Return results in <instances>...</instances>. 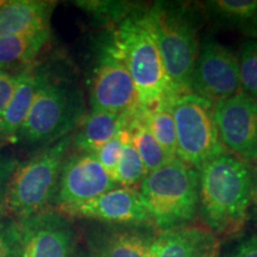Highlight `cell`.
<instances>
[{"label": "cell", "mask_w": 257, "mask_h": 257, "mask_svg": "<svg viewBox=\"0 0 257 257\" xmlns=\"http://www.w3.org/2000/svg\"><path fill=\"white\" fill-rule=\"evenodd\" d=\"M155 237L141 227H124L108 231L96 245L100 257H150Z\"/></svg>", "instance_id": "18"}, {"label": "cell", "mask_w": 257, "mask_h": 257, "mask_svg": "<svg viewBox=\"0 0 257 257\" xmlns=\"http://www.w3.org/2000/svg\"><path fill=\"white\" fill-rule=\"evenodd\" d=\"M0 257H21L19 221L0 223Z\"/></svg>", "instance_id": "27"}, {"label": "cell", "mask_w": 257, "mask_h": 257, "mask_svg": "<svg viewBox=\"0 0 257 257\" xmlns=\"http://www.w3.org/2000/svg\"><path fill=\"white\" fill-rule=\"evenodd\" d=\"M111 38L133 78L140 107H152L174 96L148 10L131 12L119 22Z\"/></svg>", "instance_id": "2"}, {"label": "cell", "mask_w": 257, "mask_h": 257, "mask_svg": "<svg viewBox=\"0 0 257 257\" xmlns=\"http://www.w3.org/2000/svg\"><path fill=\"white\" fill-rule=\"evenodd\" d=\"M138 192L157 227L166 231L184 226L199 205L198 170L174 159L148 173Z\"/></svg>", "instance_id": "5"}, {"label": "cell", "mask_w": 257, "mask_h": 257, "mask_svg": "<svg viewBox=\"0 0 257 257\" xmlns=\"http://www.w3.org/2000/svg\"><path fill=\"white\" fill-rule=\"evenodd\" d=\"M50 38V31L0 37V72H21L36 59Z\"/></svg>", "instance_id": "19"}, {"label": "cell", "mask_w": 257, "mask_h": 257, "mask_svg": "<svg viewBox=\"0 0 257 257\" xmlns=\"http://www.w3.org/2000/svg\"><path fill=\"white\" fill-rule=\"evenodd\" d=\"M17 166L18 163L15 160L0 156V207L4 205L6 189H8L10 178L14 174Z\"/></svg>", "instance_id": "29"}, {"label": "cell", "mask_w": 257, "mask_h": 257, "mask_svg": "<svg viewBox=\"0 0 257 257\" xmlns=\"http://www.w3.org/2000/svg\"><path fill=\"white\" fill-rule=\"evenodd\" d=\"M92 111L133 114L140 107L136 87L112 38L102 46L89 82Z\"/></svg>", "instance_id": "8"}, {"label": "cell", "mask_w": 257, "mask_h": 257, "mask_svg": "<svg viewBox=\"0 0 257 257\" xmlns=\"http://www.w3.org/2000/svg\"><path fill=\"white\" fill-rule=\"evenodd\" d=\"M214 106L191 92L170 99L178 146L176 157L195 170L225 153L214 117Z\"/></svg>", "instance_id": "7"}, {"label": "cell", "mask_w": 257, "mask_h": 257, "mask_svg": "<svg viewBox=\"0 0 257 257\" xmlns=\"http://www.w3.org/2000/svg\"><path fill=\"white\" fill-rule=\"evenodd\" d=\"M223 257H257V234L243 240Z\"/></svg>", "instance_id": "30"}, {"label": "cell", "mask_w": 257, "mask_h": 257, "mask_svg": "<svg viewBox=\"0 0 257 257\" xmlns=\"http://www.w3.org/2000/svg\"><path fill=\"white\" fill-rule=\"evenodd\" d=\"M220 243L208 227L184 226L155 237L150 257H218Z\"/></svg>", "instance_id": "14"}, {"label": "cell", "mask_w": 257, "mask_h": 257, "mask_svg": "<svg viewBox=\"0 0 257 257\" xmlns=\"http://www.w3.org/2000/svg\"><path fill=\"white\" fill-rule=\"evenodd\" d=\"M121 148H123V143H121L119 134H118L117 136L105 143L94 153L96 160L99 161L102 168L106 170V173L111 176L115 184H117V167L120 159Z\"/></svg>", "instance_id": "26"}, {"label": "cell", "mask_w": 257, "mask_h": 257, "mask_svg": "<svg viewBox=\"0 0 257 257\" xmlns=\"http://www.w3.org/2000/svg\"><path fill=\"white\" fill-rule=\"evenodd\" d=\"M93 257H100V256H99V255H96V253H95V255H94V256H93Z\"/></svg>", "instance_id": "33"}, {"label": "cell", "mask_w": 257, "mask_h": 257, "mask_svg": "<svg viewBox=\"0 0 257 257\" xmlns=\"http://www.w3.org/2000/svg\"><path fill=\"white\" fill-rule=\"evenodd\" d=\"M79 5L98 17L105 18L107 21L113 19V21L121 22L131 12L135 11L127 3L120 2H85L79 3Z\"/></svg>", "instance_id": "25"}, {"label": "cell", "mask_w": 257, "mask_h": 257, "mask_svg": "<svg viewBox=\"0 0 257 257\" xmlns=\"http://www.w3.org/2000/svg\"><path fill=\"white\" fill-rule=\"evenodd\" d=\"M119 137L123 143V148H121L120 159L117 167V185L134 188V186L143 181L148 172L131 142L130 134L126 127L120 131Z\"/></svg>", "instance_id": "23"}, {"label": "cell", "mask_w": 257, "mask_h": 257, "mask_svg": "<svg viewBox=\"0 0 257 257\" xmlns=\"http://www.w3.org/2000/svg\"><path fill=\"white\" fill-rule=\"evenodd\" d=\"M6 3V0H0V9L3 8V5H4Z\"/></svg>", "instance_id": "32"}, {"label": "cell", "mask_w": 257, "mask_h": 257, "mask_svg": "<svg viewBox=\"0 0 257 257\" xmlns=\"http://www.w3.org/2000/svg\"><path fill=\"white\" fill-rule=\"evenodd\" d=\"M252 197L255 199V201L257 202V179L256 181L253 182V191H252Z\"/></svg>", "instance_id": "31"}, {"label": "cell", "mask_w": 257, "mask_h": 257, "mask_svg": "<svg viewBox=\"0 0 257 257\" xmlns=\"http://www.w3.org/2000/svg\"><path fill=\"white\" fill-rule=\"evenodd\" d=\"M224 148L243 161H257V99L240 91L214 106Z\"/></svg>", "instance_id": "10"}, {"label": "cell", "mask_w": 257, "mask_h": 257, "mask_svg": "<svg viewBox=\"0 0 257 257\" xmlns=\"http://www.w3.org/2000/svg\"><path fill=\"white\" fill-rule=\"evenodd\" d=\"M148 16L173 93L176 95L191 92L199 54L193 16L182 5L168 3H156L148 9Z\"/></svg>", "instance_id": "6"}, {"label": "cell", "mask_w": 257, "mask_h": 257, "mask_svg": "<svg viewBox=\"0 0 257 257\" xmlns=\"http://www.w3.org/2000/svg\"><path fill=\"white\" fill-rule=\"evenodd\" d=\"M54 6L41 0H6L0 9V37L50 31Z\"/></svg>", "instance_id": "15"}, {"label": "cell", "mask_w": 257, "mask_h": 257, "mask_svg": "<svg viewBox=\"0 0 257 257\" xmlns=\"http://www.w3.org/2000/svg\"><path fill=\"white\" fill-rule=\"evenodd\" d=\"M130 115L91 111L80 121L78 131L73 135L72 146L80 153L94 154L126 127Z\"/></svg>", "instance_id": "17"}, {"label": "cell", "mask_w": 257, "mask_h": 257, "mask_svg": "<svg viewBox=\"0 0 257 257\" xmlns=\"http://www.w3.org/2000/svg\"><path fill=\"white\" fill-rule=\"evenodd\" d=\"M21 72H0V113L14 95Z\"/></svg>", "instance_id": "28"}, {"label": "cell", "mask_w": 257, "mask_h": 257, "mask_svg": "<svg viewBox=\"0 0 257 257\" xmlns=\"http://www.w3.org/2000/svg\"><path fill=\"white\" fill-rule=\"evenodd\" d=\"M239 80L242 92L257 99V40H248L240 48Z\"/></svg>", "instance_id": "24"}, {"label": "cell", "mask_w": 257, "mask_h": 257, "mask_svg": "<svg viewBox=\"0 0 257 257\" xmlns=\"http://www.w3.org/2000/svg\"><path fill=\"white\" fill-rule=\"evenodd\" d=\"M137 110L128 117L126 128L130 134L131 142H133L135 149L142 160L147 172L149 173L160 168L172 160L157 143L147 125L143 123Z\"/></svg>", "instance_id": "22"}, {"label": "cell", "mask_w": 257, "mask_h": 257, "mask_svg": "<svg viewBox=\"0 0 257 257\" xmlns=\"http://www.w3.org/2000/svg\"><path fill=\"white\" fill-rule=\"evenodd\" d=\"M94 154L78 153L66 159L55 197L57 207L91 200L115 187Z\"/></svg>", "instance_id": "11"}, {"label": "cell", "mask_w": 257, "mask_h": 257, "mask_svg": "<svg viewBox=\"0 0 257 257\" xmlns=\"http://www.w3.org/2000/svg\"><path fill=\"white\" fill-rule=\"evenodd\" d=\"M172 98L166 99L152 107H138L137 111L157 143L165 150L170 160H174L178 159L176 157L178 146H176L174 118H173L172 108H170Z\"/></svg>", "instance_id": "21"}, {"label": "cell", "mask_w": 257, "mask_h": 257, "mask_svg": "<svg viewBox=\"0 0 257 257\" xmlns=\"http://www.w3.org/2000/svg\"><path fill=\"white\" fill-rule=\"evenodd\" d=\"M240 91L238 57L212 38L205 41L199 48L191 93L216 105Z\"/></svg>", "instance_id": "9"}, {"label": "cell", "mask_w": 257, "mask_h": 257, "mask_svg": "<svg viewBox=\"0 0 257 257\" xmlns=\"http://www.w3.org/2000/svg\"><path fill=\"white\" fill-rule=\"evenodd\" d=\"M198 176L199 204L208 229L225 237L242 232L253 191L250 166L224 153L205 163Z\"/></svg>", "instance_id": "1"}, {"label": "cell", "mask_w": 257, "mask_h": 257, "mask_svg": "<svg viewBox=\"0 0 257 257\" xmlns=\"http://www.w3.org/2000/svg\"><path fill=\"white\" fill-rule=\"evenodd\" d=\"M21 257H70L74 231L68 218L59 212L43 211L19 221Z\"/></svg>", "instance_id": "12"}, {"label": "cell", "mask_w": 257, "mask_h": 257, "mask_svg": "<svg viewBox=\"0 0 257 257\" xmlns=\"http://www.w3.org/2000/svg\"><path fill=\"white\" fill-rule=\"evenodd\" d=\"M82 118L83 102L78 87L66 80L38 72L36 94L17 142L50 146L70 135Z\"/></svg>", "instance_id": "3"}, {"label": "cell", "mask_w": 257, "mask_h": 257, "mask_svg": "<svg viewBox=\"0 0 257 257\" xmlns=\"http://www.w3.org/2000/svg\"><path fill=\"white\" fill-rule=\"evenodd\" d=\"M206 8L221 24L251 35L257 40V0H212Z\"/></svg>", "instance_id": "20"}, {"label": "cell", "mask_w": 257, "mask_h": 257, "mask_svg": "<svg viewBox=\"0 0 257 257\" xmlns=\"http://www.w3.org/2000/svg\"><path fill=\"white\" fill-rule=\"evenodd\" d=\"M72 142L70 134L44 148L30 160L19 163L15 169L4 204L17 221L47 211L50 202L55 201L60 175Z\"/></svg>", "instance_id": "4"}, {"label": "cell", "mask_w": 257, "mask_h": 257, "mask_svg": "<svg viewBox=\"0 0 257 257\" xmlns=\"http://www.w3.org/2000/svg\"><path fill=\"white\" fill-rule=\"evenodd\" d=\"M38 72L25 68L21 72L11 100L0 113V144L17 142V137L37 91Z\"/></svg>", "instance_id": "16"}, {"label": "cell", "mask_w": 257, "mask_h": 257, "mask_svg": "<svg viewBox=\"0 0 257 257\" xmlns=\"http://www.w3.org/2000/svg\"><path fill=\"white\" fill-rule=\"evenodd\" d=\"M64 217L86 218L107 223L144 225L152 223L140 192L135 188L114 187L91 200L57 207Z\"/></svg>", "instance_id": "13"}]
</instances>
